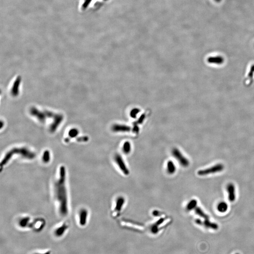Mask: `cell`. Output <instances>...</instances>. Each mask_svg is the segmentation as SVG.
<instances>
[{"label": "cell", "mask_w": 254, "mask_h": 254, "mask_svg": "<svg viewBox=\"0 0 254 254\" xmlns=\"http://www.w3.org/2000/svg\"><path fill=\"white\" fill-rule=\"evenodd\" d=\"M66 179V167L62 166L59 169L58 178L54 183V193L55 200L58 203L59 213L64 216H66L68 213Z\"/></svg>", "instance_id": "1"}, {"label": "cell", "mask_w": 254, "mask_h": 254, "mask_svg": "<svg viewBox=\"0 0 254 254\" xmlns=\"http://www.w3.org/2000/svg\"><path fill=\"white\" fill-rule=\"evenodd\" d=\"M14 155L20 156L23 158L32 160L35 158L36 154H35V152L25 147L13 148L10 150L5 154V155L1 160V167H2L5 166L7 164L9 163L11 159Z\"/></svg>", "instance_id": "2"}, {"label": "cell", "mask_w": 254, "mask_h": 254, "mask_svg": "<svg viewBox=\"0 0 254 254\" xmlns=\"http://www.w3.org/2000/svg\"><path fill=\"white\" fill-rule=\"evenodd\" d=\"M172 154L180 164L183 167H187L189 165V161L183 155L181 152L178 149L174 148L172 151Z\"/></svg>", "instance_id": "3"}, {"label": "cell", "mask_w": 254, "mask_h": 254, "mask_svg": "<svg viewBox=\"0 0 254 254\" xmlns=\"http://www.w3.org/2000/svg\"><path fill=\"white\" fill-rule=\"evenodd\" d=\"M224 169V166L222 164L219 163L213 166L212 167L204 170H200L198 172V174L200 175H205L215 173L222 171Z\"/></svg>", "instance_id": "4"}, {"label": "cell", "mask_w": 254, "mask_h": 254, "mask_svg": "<svg viewBox=\"0 0 254 254\" xmlns=\"http://www.w3.org/2000/svg\"><path fill=\"white\" fill-rule=\"evenodd\" d=\"M115 160L118 166L123 172V173L125 175H128L130 173V171L129 169L127 167L122 157L119 154H116L115 156Z\"/></svg>", "instance_id": "5"}, {"label": "cell", "mask_w": 254, "mask_h": 254, "mask_svg": "<svg viewBox=\"0 0 254 254\" xmlns=\"http://www.w3.org/2000/svg\"><path fill=\"white\" fill-rule=\"evenodd\" d=\"M227 190L228 193V199L231 202H233L236 198L235 188L234 184L229 183L227 186Z\"/></svg>", "instance_id": "6"}, {"label": "cell", "mask_w": 254, "mask_h": 254, "mask_svg": "<svg viewBox=\"0 0 254 254\" xmlns=\"http://www.w3.org/2000/svg\"><path fill=\"white\" fill-rule=\"evenodd\" d=\"M88 212L85 208H82L79 212V222L82 226H84L87 223Z\"/></svg>", "instance_id": "7"}, {"label": "cell", "mask_w": 254, "mask_h": 254, "mask_svg": "<svg viewBox=\"0 0 254 254\" xmlns=\"http://www.w3.org/2000/svg\"><path fill=\"white\" fill-rule=\"evenodd\" d=\"M125 203V199L123 197H119L117 199L116 201L115 208V211L116 212L121 211L123 206Z\"/></svg>", "instance_id": "8"}, {"label": "cell", "mask_w": 254, "mask_h": 254, "mask_svg": "<svg viewBox=\"0 0 254 254\" xmlns=\"http://www.w3.org/2000/svg\"><path fill=\"white\" fill-rule=\"evenodd\" d=\"M167 171L169 174L172 175L176 171V167L172 160H168L167 164Z\"/></svg>", "instance_id": "9"}, {"label": "cell", "mask_w": 254, "mask_h": 254, "mask_svg": "<svg viewBox=\"0 0 254 254\" xmlns=\"http://www.w3.org/2000/svg\"><path fill=\"white\" fill-rule=\"evenodd\" d=\"M202 225L206 228H211L214 230H217L218 228V225L216 224L209 221V219H205L202 223Z\"/></svg>", "instance_id": "10"}, {"label": "cell", "mask_w": 254, "mask_h": 254, "mask_svg": "<svg viewBox=\"0 0 254 254\" xmlns=\"http://www.w3.org/2000/svg\"><path fill=\"white\" fill-rule=\"evenodd\" d=\"M68 228V226L66 224H64L55 231V234L58 237L62 236L65 233Z\"/></svg>", "instance_id": "11"}, {"label": "cell", "mask_w": 254, "mask_h": 254, "mask_svg": "<svg viewBox=\"0 0 254 254\" xmlns=\"http://www.w3.org/2000/svg\"><path fill=\"white\" fill-rule=\"evenodd\" d=\"M224 61L223 58L221 57H210L208 59V62L210 63H215V64H221L223 63Z\"/></svg>", "instance_id": "12"}, {"label": "cell", "mask_w": 254, "mask_h": 254, "mask_svg": "<svg viewBox=\"0 0 254 254\" xmlns=\"http://www.w3.org/2000/svg\"><path fill=\"white\" fill-rule=\"evenodd\" d=\"M217 209L220 212L224 213L228 209V205L225 202H221L217 205Z\"/></svg>", "instance_id": "13"}, {"label": "cell", "mask_w": 254, "mask_h": 254, "mask_svg": "<svg viewBox=\"0 0 254 254\" xmlns=\"http://www.w3.org/2000/svg\"><path fill=\"white\" fill-rule=\"evenodd\" d=\"M30 219L28 217H25L21 218L19 221V225L20 227L25 228L27 227L29 225Z\"/></svg>", "instance_id": "14"}, {"label": "cell", "mask_w": 254, "mask_h": 254, "mask_svg": "<svg viewBox=\"0 0 254 254\" xmlns=\"http://www.w3.org/2000/svg\"><path fill=\"white\" fill-rule=\"evenodd\" d=\"M50 153L49 150L44 151L42 156V160L45 163H48L50 160Z\"/></svg>", "instance_id": "15"}, {"label": "cell", "mask_w": 254, "mask_h": 254, "mask_svg": "<svg viewBox=\"0 0 254 254\" xmlns=\"http://www.w3.org/2000/svg\"><path fill=\"white\" fill-rule=\"evenodd\" d=\"M195 212H196V214H197L199 216H200L202 217V218H204L205 219H209V216H208V215H207L204 212V211L201 209L200 208L197 207L195 208Z\"/></svg>", "instance_id": "16"}, {"label": "cell", "mask_w": 254, "mask_h": 254, "mask_svg": "<svg viewBox=\"0 0 254 254\" xmlns=\"http://www.w3.org/2000/svg\"><path fill=\"white\" fill-rule=\"evenodd\" d=\"M197 201L196 200H192L186 206V209L188 211H191L197 207Z\"/></svg>", "instance_id": "17"}, {"label": "cell", "mask_w": 254, "mask_h": 254, "mask_svg": "<svg viewBox=\"0 0 254 254\" xmlns=\"http://www.w3.org/2000/svg\"><path fill=\"white\" fill-rule=\"evenodd\" d=\"M131 143L129 142H126L124 143L123 147V151L124 154H129L131 151Z\"/></svg>", "instance_id": "18"}, {"label": "cell", "mask_w": 254, "mask_h": 254, "mask_svg": "<svg viewBox=\"0 0 254 254\" xmlns=\"http://www.w3.org/2000/svg\"><path fill=\"white\" fill-rule=\"evenodd\" d=\"M77 131H71V132L70 133V136L72 138L75 137L76 135H77Z\"/></svg>", "instance_id": "19"}, {"label": "cell", "mask_w": 254, "mask_h": 254, "mask_svg": "<svg viewBox=\"0 0 254 254\" xmlns=\"http://www.w3.org/2000/svg\"><path fill=\"white\" fill-rule=\"evenodd\" d=\"M196 223L197 224H199V225H202V223H203V222H202L200 219H196Z\"/></svg>", "instance_id": "20"}, {"label": "cell", "mask_w": 254, "mask_h": 254, "mask_svg": "<svg viewBox=\"0 0 254 254\" xmlns=\"http://www.w3.org/2000/svg\"><path fill=\"white\" fill-rule=\"evenodd\" d=\"M51 254L50 252V251H48V252H46V253H43V254Z\"/></svg>", "instance_id": "21"}, {"label": "cell", "mask_w": 254, "mask_h": 254, "mask_svg": "<svg viewBox=\"0 0 254 254\" xmlns=\"http://www.w3.org/2000/svg\"><path fill=\"white\" fill-rule=\"evenodd\" d=\"M215 1L217 2H219L221 1L222 0H214Z\"/></svg>", "instance_id": "22"}, {"label": "cell", "mask_w": 254, "mask_h": 254, "mask_svg": "<svg viewBox=\"0 0 254 254\" xmlns=\"http://www.w3.org/2000/svg\"><path fill=\"white\" fill-rule=\"evenodd\" d=\"M238 254V253H237V254Z\"/></svg>", "instance_id": "23"}]
</instances>
